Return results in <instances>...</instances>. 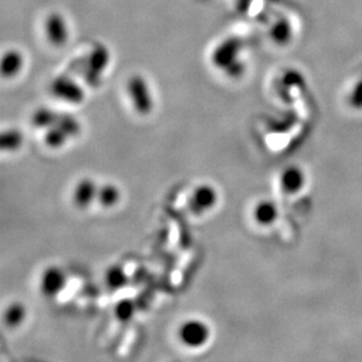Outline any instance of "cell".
Instances as JSON below:
<instances>
[{
  "instance_id": "16",
  "label": "cell",
  "mask_w": 362,
  "mask_h": 362,
  "mask_svg": "<svg viewBox=\"0 0 362 362\" xmlns=\"http://www.w3.org/2000/svg\"><path fill=\"white\" fill-rule=\"evenodd\" d=\"M24 57L18 51H8L1 60V73L5 78H15L23 69Z\"/></svg>"
},
{
  "instance_id": "8",
  "label": "cell",
  "mask_w": 362,
  "mask_h": 362,
  "mask_svg": "<svg viewBox=\"0 0 362 362\" xmlns=\"http://www.w3.org/2000/svg\"><path fill=\"white\" fill-rule=\"evenodd\" d=\"M242 45L243 44L238 38H230L221 42L212 54L214 65L225 69L233 62H236Z\"/></svg>"
},
{
  "instance_id": "10",
  "label": "cell",
  "mask_w": 362,
  "mask_h": 362,
  "mask_svg": "<svg viewBox=\"0 0 362 362\" xmlns=\"http://www.w3.org/2000/svg\"><path fill=\"white\" fill-rule=\"evenodd\" d=\"M103 284L111 292H118L126 289L129 284V275L123 265L114 264L103 273Z\"/></svg>"
},
{
  "instance_id": "9",
  "label": "cell",
  "mask_w": 362,
  "mask_h": 362,
  "mask_svg": "<svg viewBox=\"0 0 362 362\" xmlns=\"http://www.w3.org/2000/svg\"><path fill=\"white\" fill-rule=\"evenodd\" d=\"M46 35L53 46L62 47L69 40V28L65 19L59 13H52L45 23Z\"/></svg>"
},
{
  "instance_id": "7",
  "label": "cell",
  "mask_w": 362,
  "mask_h": 362,
  "mask_svg": "<svg viewBox=\"0 0 362 362\" xmlns=\"http://www.w3.org/2000/svg\"><path fill=\"white\" fill-rule=\"evenodd\" d=\"M51 93L57 99L62 100L69 105H80L84 102L86 98L80 84L66 77L57 78L52 82Z\"/></svg>"
},
{
  "instance_id": "4",
  "label": "cell",
  "mask_w": 362,
  "mask_h": 362,
  "mask_svg": "<svg viewBox=\"0 0 362 362\" xmlns=\"http://www.w3.org/2000/svg\"><path fill=\"white\" fill-rule=\"evenodd\" d=\"M127 92L129 96L130 102L134 111L141 116H147L154 109V98L145 78L134 75L127 84Z\"/></svg>"
},
{
  "instance_id": "1",
  "label": "cell",
  "mask_w": 362,
  "mask_h": 362,
  "mask_svg": "<svg viewBox=\"0 0 362 362\" xmlns=\"http://www.w3.org/2000/svg\"><path fill=\"white\" fill-rule=\"evenodd\" d=\"M212 331L210 325L201 318H187L182 321L176 331L179 345L189 351H199L210 343Z\"/></svg>"
},
{
  "instance_id": "14",
  "label": "cell",
  "mask_w": 362,
  "mask_h": 362,
  "mask_svg": "<svg viewBox=\"0 0 362 362\" xmlns=\"http://www.w3.org/2000/svg\"><path fill=\"white\" fill-rule=\"evenodd\" d=\"M42 141H44V145H46V148L51 149V150H60V149L65 148L66 145L72 140L65 130L55 125L44 132Z\"/></svg>"
},
{
  "instance_id": "2",
  "label": "cell",
  "mask_w": 362,
  "mask_h": 362,
  "mask_svg": "<svg viewBox=\"0 0 362 362\" xmlns=\"http://www.w3.org/2000/svg\"><path fill=\"white\" fill-rule=\"evenodd\" d=\"M219 202L217 188L211 183H199L190 191L187 206L194 217H203L216 209Z\"/></svg>"
},
{
  "instance_id": "18",
  "label": "cell",
  "mask_w": 362,
  "mask_h": 362,
  "mask_svg": "<svg viewBox=\"0 0 362 362\" xmlns=\"http://www.w3.org/2000/svg\"><path fill=\"white\" fill-rule=\"evenodd\" d=\"M275 218V209L270 202H260L253 209V219L262 226H266L273 223Z\"/></svg>"
},
{
  "instance_id": "12",
  "label": "cell",
  "mask_w": 362,
  "mask_h": 362,
  "mask_svg": "<svg viewBox=\"0 0 362 362\" xmlns=\"http://www.w3.org/2000/svg\"><path fill=\"white\" fill-rule=\"evenodd\" d=\"M27 309L26 305L19 300L11 301L3 312V323L10 329L19 328L26 321Z\"/></svg>"
},
{
  "instance_id": "15",
  "label": "cell",
  "mask_w": 362,
  "mask_h": 362,
  "mask_svg": "<svg viewBox=\"0 0 362 362\" xmlns=\"http://www.w3.org/2000/svg\"><path fill=\"white\" fill-rule=\"evenodd\" d=\"M59 116H60V113L57 111H53L52 108H38V109H35V113L32 114V126L37 128V129L45 132V130L48 129L51 127L55 126Z\"/></svg>"
},
{
  "instance_id": "6",
  "label": "cell",
  "mask_w": 362,
  "mask_h": 362,
  "mask_svg": "<svg viewBox=\"0 0 362 362\" xmlns=\"http://www.w3.org/2000/svg\"><path fill=\"white\" fill-rule=\"evenodd\" d=\"M109 60H111V54L107 47L102 44H96L88 57V67L86 72L88 84L92 86H98L100 84L103 73L109 65Z\"/></svg>"
},
{
  "instance_id": "11",
  "label": "cell",
  "mask_w": 362,
  "mask_h": 362,
  "mask_svg": "<svg viewBox=\"0 0 362 362\" xmlns=\"http://www.w3.org/2000/svg\"><path fill=\"white\" fill-rule=\"evenodd\" d=\"M123 199L121 189L113 182H105L100 184L98 191L96 204L103 210H111L116 208Z\"/></svg>"
},
{
  "instance_id": "3",
  "label": "cell",
  "mask_w": 362,
  "mask_h": 362,
  "mask_svg": "<svg viewBox=\"0 0 362 362\" xmlns=\"http://www.w3.org/2000/svg\"><path fill=\"white\" fill-rule=\"evenodd\" d=\"M69 284V275L62 266L57 264L47 265L40 272L38 279L39 292L48 300H55L66 290Z\"/></svg>"
},
{
  "instance_id": "5",
  "label": "cell",
  "mask_w": 362,
  "mask_h": 362,
  "mask_svg": "<svg viewBox=\"0 0 362 362\" xmlns=\"http://www.w3.org/2000/svg\"><path fill=\"white\" fill-rule=\"evenodd\" d=\"M100 184L91 176H84L78 179L71 192V201L78 210H88L92 208L98 199Z\"/></svg>"
},
{
  "instance_id": "13",
  "label": "cell",
  "mask_w": 362,
  "mask_h": 362,
  "mask_svg": "<svg viewBox=\"0 0 362 362\" xmlns=\"http://www.w3.org/2000/svg\"><path fill=\"white\" fill-rule=\"evenodd\" d=\"M24 141H25V138H24L21 130L17 129V128H8L1 133L0 148L3 153H17L23 147Z\"/></svg>"
},
{
  "instance_id": "17",
  "label": "cell",
  "mask_w": 362,
  "mask_h": 362,
  "mask_svg": "<svg viewBox=\"0 0 362 362\" xmlns=\"http://www.w3.org/2000/svg\"><path fill=\"white\" fill-rule=\"evenodd\" d=\"M136 311H138V305L136 302L132 298H123L116 302L113 309V314H114L116 320L121 324H127L129 321L133 320L135 316H136Z\"/></svg>"
}]
</instances>
